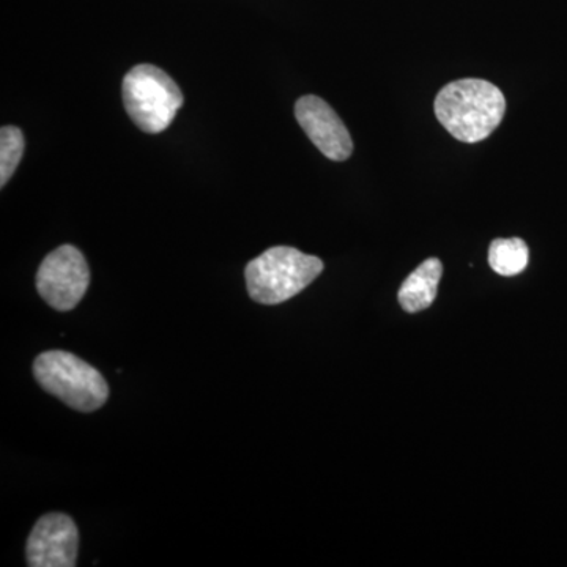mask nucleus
Wrapping results in <instances>:
<instances>
[{
	"label": "nucleus",
	"instance_id": "obj_1",
	"mask_svg": "<svg viewBox=\"0 0 567 567\" xmlns=\"http://www.w3.org/2000/svg\"><path fill=\"white\" fill-rule=\"evenodd\" d=\"M434 111L447 133L465 144L487 140L506 112L503 92L484 80L450 82L436 95Z\"/></svg>",
	"mask_w": 567,
	"mask_h": 567
},
{
	"label": "nucleus",
	"instance_id": "obj_2",
	"mask_svg": "<svg viewBox=\"0 0 567 567\" xmlns=\"http://www.w3.org/2000/svg\"><path fill=\"white\" fill-rule=\"evenodd\" d=\"M322 271L319 257L290 246H275L246 265L245 278L249 297L256 303L275 306L303 292Z\"/></svg>",
	"mask_w": 567,
	"mask_h": 567
},
{
	"label": "nucleus",
	"instance_id": "obj_3",
	"mask_svg": "<svg viewBox=\"0 0 567 567\" xmlns=\"http://www.w3.org/2000/svg\"><path fill=\"white\" fill-rule=\"evenodd\" d=\"M33 377L47 393L61 399L76 412L92 413L110 398V386L93 365L62 350H50L37 357Z\"/></svg>",
	"mask_w": 567,
	"mask_h": 567
},
{
	"label": "nucleus",
	"instance_id": "obj_4",
	"mask_svg": "<svg viewBox=\"0 0 567 567\" xmlns=\"http://www.w3.org/2000/svg\"><path fill=\"white\" fill-rule=\"evenodd\" d=\"M123 104L134 125L144 133L169 128L183 106V93L169 74L142 63L128 71L122 85Z\"/></svg>",
	"mask_w": 567,
	"mask_h": 567
},
{
	"label": "nucleus",
	"instance_id": "obj_5",
	"mask_svg": "<svg viewBox=\"0 0 567 567\" xmlns=\"http://www.w3.org/2000/svg\"><path fill=\"white\" fill-rule=\"evenodd\" d=\"M91 270L80 249L63 245L44 257L37 274L40 297L55 311L76 308L87 292Z\"/></svg>",
	"mask_w": 567,
	"mask_h": 567
},
{
	"label": "nucleus",
	"instance_id": "obj_6",
	"mask_svg": "<svg viewBox=\"0 0 567 567\" xmlns=\"http://www.w3.org/2000/svg\"><path fill=\"white\" fill-rule=\"evenodd\" d=\"M80 532L73 518L62 513L47 514L37 522L28 539V565L31 567L76 566Z\"/></svg>",
	"mask_w": 567,
	"mask_h": 567
},
{
	"label": "nucleus",
	"instance_id": "obj_7",
	"mask_svg": "<svg viewBox=\"0 0 567 567\" xmlns=\"http://www.w3.org/2000/svg\"><path fill=\"white\" fill-rule=\"evenodd\" d=\"M295 117L306 136L333 162H346L353 152L352 136L333 107L316 95L301 96L295 104Z\"/></svg>",
	"mask_w": 567,
	"mask_h": 567
},
{
	"label": "nucleus",
	"instance_id": "obj_8",
	"mask_svg": "<svg viewBox=\"0 0 567 567\" xmlns=\"http://www.w3.org/2000/svg\"><path fill=\"white\" fill-rule=\"evenodd\" d=\"M443 275V265L436 257L425 260L413 271L399 289V305L406 312H420L434 303L439 293V284Z\"/></svg>",
	"mask_w": 567,
	"mask_h": 567
},
{
	"label": "nucleus",
	"instance_id": "obj_9",
	"mask_svg": "<svg viewBox=\"0 0 567 567\" xmlns=\"http://www.w3.org/2000/svg\"><path fill=\"white\" fill-rule=\"evenodd\" d=\"M528 246L522 238H498L488 249V264L495 274L516 276L527 268Z\"/></svg>",
	"mask_w": 567,
	"mask_h": 567
},
{
	"label": "nucleus",
	"instance_id": "obj_10",
	"mask_svg": "<svg viewBox=\"0 0 567 567\" xmlns=\"http://www.w3.org/2000/svg\"><path fill=\"white\" fill-rule=\"evenodd\" d=\"M24 153V136L17 126H3L0 132V186L13 177Z\"/></svg>",
	"mask_w": 567,
	"mask_h": 567
}]
</instances>
